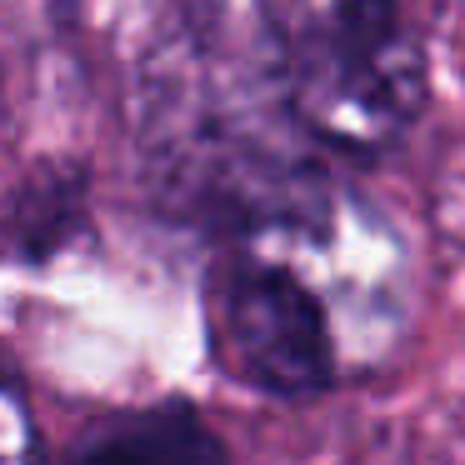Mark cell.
I'll return each mask as SVG.
<instances>
[{"instance_id": "6da1fadb", "label": "cell", "mask_w": 465, "mask_h": 465, "mask_svg": "<svg viewBox=\"0 0 465 465\" xmlns=\"http://www.w3.org/2000/svg\"><path fill=\"white\" fill-rule=\"evenodd\" d=\"M285 111L311 141L375 165L430 105V51L411 0H265Z\"/></svg>"}, {"instance_id": "7a4b0ae2", "label": "cell", "mask_w": 465, "mask_h": 465, "mask_svg": "<svg viewBox=\"0 0 465 465\" xmlns=\"http://www.w3.org/2000/svg\"><path fill=\"white\" fill-rule=\"evenodd\" d=\"M211 355L231 381L271 401L335 391L341 361L321 295L281 261L231 255L211 275Z\"/></svg>"}, {"instance_id": "3957f363", "label": "cell", "mask_w": 465, "mask_h": 465, "mask_svg": "<svg viewBox=\"0 0 465 465\" xmlns=\"http://www.w3.org/2000/svg\"><path fill=\"white\" fill-rule=\"evenodd\" d=\"M61 465H235L225 440L191 401L125 411L71 445Z\"/></svg>"}, {"instance_id": "277c9868", "label": "cell", "mask_w": 465, "mask_h": 465, "mask_svg": "<svg viewBox=\"0 0 465 465\" xmlns=\"http://www.w3.org/2000/svg\"><path fill=\"white\" fill-rule=\"evenodd\" d=\"M91 205V171L75 161H41L11 201V255L25 265H45L81 235Z\"/></svg>"}, {"instance_id": "5b68a950", "label": "cell", "mask_w": 465, "mask_h": 465, "mask_svg": "<svg viewBox=\"0 0 465 465\" xmlns=\"http://www.w3.org/2000/svg\"><path fill=\"white\" fill-rule=\"evenodd\" d=\"M11 415H25V391L21 375H15V361L0 345V420H11ZM0 465H11V450H0Z\"/></svg>"}]
</instances>
